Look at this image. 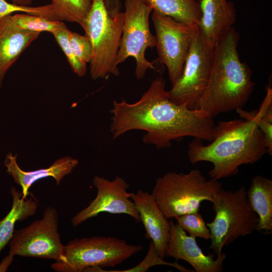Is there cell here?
<instances>
[{
	"instance_id": "29",
	"label": "cell",
	"mask_w": 272,
	"mask_h": 272,
	"mask_svg": "<svg viewBox=\"0 0 272 272\" xmlns=\"http://www.w3.org/2000/svg\"><path fill=\"white\" fill-rule=\"evenodd\" d=\"M106 8L109 10H115L121 7L120 0H104Z\"/></svg>"
},
{
	"instance_id": "22",
	"label": "cell",
	"mask_w": 272,
	"mask_h": 272,
	"mask_svg": "<svg viewBox=\"0 0 272 272\" xmlns=\"http://www.w3.org/2000/svg\"><path fill=\"white\" fill-rule=\"evenodd\" d=\"M259 109L252 111L257 125L263 134L267 153L272 155V89L269 85Z\"/></svg>"
},
{
	"instance_id": "9",
	"label": "cell",
	"mask_w": 272,
	"mask_h": 272,
	"mask_svg": "<svg viewBox=\"0 0 272 272\" xmlns=\"http://www.w3.org/2000/svg\"><path fill=\"white\" fill-rule=\"evenodd\" d=\"M214 45L199 32L189 49L180 76L167 91L173 102L195 109L207 85Z\"/></svg>"
},
{
	"instance_id": "16",
	"label": "cell",
	"mask_w": 272,
	"mask_h": 272,
	"mask_svg": "<svg viewBox=\"0 0 272 272\" xmlns=\"http://www.w3.org/2000/svg\"><path fill=\"white\" fill-rule=\"evenodd\" d=\"M79 161L70 156H65L55 160L48 168L34 171L23 170L17 162V155L10 152L6 156L4 164L7 173L11 175L14 181L20 185L22 189V197L26 198L28 190L37 180L48 177H53L57 185H59L63 178L70 174L78 165Z\"/></svg>"
},
{
	"instance_id": "28",
	"label": "cell",
	"mask_w": 272,
	"mask_h": 272,
	"mask_svg": "<svg viewBox=\"0 0 272 272\" xmlns=\"http://www.w3.org/2000/svg\"><path fill=\"white\" fill-rule=\"evenodd\" d=\"M69 41L77 58L83 63H89L92 55V46L89 39L85 35H82L69 30Z\"/></svg>"
},
{
	"instance_id": "21",
	"label": "cell",
	"mask_w": 272,
	"mask_h": 272,
	"mask_svg": "<svg viewBox=\"0 0 272 272\" xmlns=\"http://www.w3.org/2000/svg\"><path fill=\"white\" fill-rule=\"evenodd\" d=\"M93 0H51V4L61 21L82 26L90 10Z\"/></svg>"
},
{
	"instance_id": "17",
	"label": "cell",
	"mask_w": 272,
	"mask_h": 272,
	"mask_svg": "<svg viewBox=\"0 0 272 272\" xmlns=\"http://www.w3.org/2000/svg\"><path fill=\"white\" fill-rule=\"evenodd\" d=\"M200 7L199 31L215 44L236 22L234 4L227 0H201Z\"/></svg>"
},
{
	"instance_id": "18",
	"label": "cell",
	"mask_w": 272,
	"mask_h": 272,
	"mask_svg": "<svg viewBox=\"0 0 272 272\" xmlns=\"http://www.w3.org/2000/svg\"><path fill=\"white\" fill-rule=\"evenodd\" d=\"M248 201L258 217L257 231L262 234L272 232V181L262 175L251 180L247 190Z\"/></svg>"
},
{
	"instance_id": "24",
	"label": "cell",
	"mask_w": 272,
	"mask_h": 272,
	"mask_svg": "<svg viewBox=\"0 0 272 272\" xmlns=\"http://www.w3.org/2000/svg\"><path fill=\"white\" fill-rule=\"evenodd\" d=\"M69 29L65 24L61 23L52 34L64 53L73 72L79 77H84L86 73L87 64L81 62L74 54L69 41Z\"/></svg>"
},
{
	"instance_id": "19",
	"label": "cell",
	"mask_w": 272,
	"mask_h": 272,
	"mask_svg": "<svg viewBox=\"0 0 272 272\" xmlns=\"http://www.w3.org/2000/svg\"><path fill=\"white\" fill-rule=\"evenodd\" d=\"M10 193L13 199L11 209L0 220V252L11 239L16 223L34 215L38 207L37 201L23 197L22 193L15 187L11 188Z\"/></svg>"
},
{
	"instance_id": "3",
	"label": "cell",
	"mask_w": 272,
	"mask_h": 272,
	"mask_svg": "<svg viewBox=\"0 0 272 272\" xmlns=\"http://www.w3.org/2000/svg\"><path fill=\"white\" fill-rule=\"evenodd\" d=\"M239 39L238 32L232 27L215 43L207 85L195 108L213 118L243 108L254 91L252 72L240 59Z\"/></svg>"
},
{
	"instance_id": "15",
	"label": "cell",
	"mask_w": 272,
	"mask_h": 272,
	"mask_svg": "<svg viewBox=\"0 0 272 272\" xmlns=\"http://www.w3.org/2000/svg\"><path fill=\"white\" fill-rule=\"evenodd\" d=\"M12 15L0 19V88L8 69L40 33L21 28Z\"/></svg>"
},
{
	"instance_id": "5",
	"label": "cell",
	"mask_w": 272,
	"mask_h": 272,
	"mask_svg": "<svg viewBox=\"0 0 272 272\" xmlns=\"http://www.w3.org/2000/svg\"><path fill=\"white\" fill-rule=\"evenodd\" d=\"M124 22V13L110 15L104 0H93L90 10L81 26L92 46L90 75L94 80L117 76L116 64Z\"/></svg>"
},
{
	"instance_id": "11",
	"label": "cell",
	"mask_w": 272,
	"mask_h": 272,
	"mask_svg": "<svg viewBox=\"0 0 272 272\" xmlns=\"http://www.w3.org/2000/svg\"><path fill=\"white\" fill-rule=\"evenodd\" d=\"M58 215L56 209L48 207L43 218L28 226L14 231L9 242V254L58 260L64 245L58 232Z\"/></svg>"
},
{
	"instance_id": "30",
	"label": "cell",
	"mask_w": 272,
	"mask_h": 272,
	"mask_svg": "<svg viewBox=\"0 0 272 272\" xmlns=\"http://www.w3.org/2000/svg\"><path fill=\"white\" fill-rule=\"evenodd\" d=\"M13 260V256L9 254L6 256L0 264V271H6Z\"/></svg>"
},
{
	"instance_id": "26",
	"label": "cell",
	"mask_w": 272,
	"mask_h": 272,
	"mask_svg": "<svg viewBox=\"0 0 272 272\" xmlns=\"http://www.w3.org/2000/svg\"><path fill=\"white\" fill-rule=\"evenodd\" d=\"M157 265H167L173 267L181 272H193L177 262H169L164 260L159 254L152 241L150 244L147 253L144 259L136 266L123 270H112L114 272H146L150 267Z\"/></svg>"
},
{
	"instance_id": "20",
	"label": "cell",
	"mask_w": 272,
	"mask_h": 272,
	"mask_svg": "<svg viewBox=\"0 0 272 272\" xmlns=\"http://www.w3.org/2000/svg\"><path fill=\"white\" fill-rule=\"evenodd\" d=\"M155 11L189 25H197L201 18V0H143Z\"/></svg>"
},
{
	"instance_id": "6",
	"label": "cell",
	"mask_w": 272,
	"mask_h": 272,
	"mask_svg": "<svg viewBox=\"0 0 272 272\" xmlns=\"http://www.w3.org/2000/svg\"><path fill=\"white\" fill-rule=\"evenodd\" d=\"M211 202L216 215L206 224L211 233L210 248L219 256L224 246L256 231L258 219L248 201L244 186L235 191L222 188L213 196Z\"/></svg>"
},
{
	"instance_id": "10",
	"label": "cell",
	"mask_w": 272,
	"mask_h": 272,
	"mask_svg": "<svg viewBox=\"0 0 272 272\" xmlns=\"http://www.w3.org/2000/svg\"><path fill=\"white\" fill-rule=\"evenodd\" d=\"M158 60L167 67L173 85L180 76L190 45L199 32L197 25H189L153 11Z\"/></svg>"
},
{
	"instance_id": "8",
	"label": "cell",
	"mask_w": 272,
	"mask_h": 272,
	"mask_svg": "<svg viewBox=\"0 0 272 272\" xmlns=\"http://www.w3.org/2000/svg\"><path fill=\"white\" fill-rule=\"evenodd\" d=\"M124 22L116 64L132 57L135 61V76L142 79L148 69L161 73L145 57L148 48L156 46V38L150 31L149 17L152 8L143 0H125Z\"/></svg>"
},
{
	"instance_id": "14",
	"label": "cell",
	"mask_w": 272,
	"mask_h": 272,
	"mask_svg": "<svg viewBox=\"0 0 272 272\" xmlns=\"http://www.w3.org/2000/svg\"><path fill=\"white\" fill-rule=\"evenodd\" d=\"M133 202L139 213L147 238L152 239L160 256L164 259L170 236V221L167 219L152 194L139 189L132 192Z\"/></svg>"
},
{
	"instance_id": "23",
	"label": "cell",
	"mask_w": 272,
	"mask_h": 272,
	"mask_svg": "<svg viewBox=\"0 0 272 272\" xmlns=\"http://www.w3.org/2000/svg\"><path fill=\"white\" fill-rule=\"evenodd\" d=\"M12 17L21 28L39 33L48 32L52 34L62 22L22 13H16Z\"/></svg>"
},
{
	"instance_id": "27",
	"label": "cell",
	"mask_w": 272,
	"mask_h": 272,
	"mask_svg": "<svg viewBox=\"0 0 272 272\" xmlns=\"http://www.w3.org/2000/svg\"><path fill=\"white\" fill-rule=\"evenodd\" d=\"M26 13L51 19L53 11L50 4L39 7L20 6L10 3L7 0H0V19L13 13Z\"/></svg>"
},
{
	"instance_id": "25",
	"label": "cell",
	"mask_w": 272,
	"mask_h": 272,
	"mask_svg": "<svg viewBox=\"0 0 272 272\" xmlns=\"http://www.w3.org/2000/svg\"><path fill=\"white\" fill-rule=\"evenodd\" d=\"M175 219L179 226L190 236L211 240L210 230L198 212L186 214Z\"/></svg>"
},
{
	"instance_id": "12",
	"label": "cell",
	"mask_w": 272,
	"mask_h": 272,
	"mask_svg": "<svg viewBox=\"0 0 272 272\" xmlns=\"http://www.w3.org/2000/svg\"><path fill=\"white\" fill-rule=\"evenodd\" d=\"M93 183L97 189V195L88 207L72 219L73 227H77L102 212L126 214L133 218L137 222H141L135 205L129 199L132 192L129 193L126 191L129 185L124 179L116 176L111 181L95 176Z\"/></svg>"
},
{
	"instance_id": "2",
	"label": "cell",
	"mask_w": 272,
	"mask_h": 272,
	"mask_svg": "<svg viewBox=\"0 0 272 272\" xmlns=\"http://www.w3.org/2000/svg\"><path fill=\"white\" fill-rule=\"evenodd\" d=\"M236 111L241 119L219 121L210 144L205 145L201 140L193 138L188 144L187 156L192 164L202 161L212 163L209 172L211 178L235 175L241 165L253 164L267 153L263 134L252 111L243 108Z\"/></svg>"
},
{
	"instance_id": "13",
	"label": "cell",
	"mask_w": 272,
	"mask_h": 272,
	"mask_svg": "<svg viewBox=\"0 0 272 272\" xmlns=\"http://www.w3.org/2000/svg\"><path fill=\"white\" fill-rule=\"evenodd\" d=\"M169 239L165 255L176 260H183L189 263L196 272H221L226 254L222 253L214 259L212 255H206L196 241L188 235L179 225L170 220Z\"/></svg>"
},
{
	"instance_id": "1",
	"label": "cell",
	"mask_w": 272,
	"mask_h": 272,
	"mask_svg": "<svg viewBox=\"0 0 272 272\" xmlns=\"http://www.w3.org/2000/svg\"><path fill=\"white\" fill-rule=\"evenodd\" d=\"M110 113L112 139L130 130H142L146 132L143 143L161 149L169 148L172 141L186 137L210 142L215 137L214 118L203 110L173 102L166 90V80L161 76L152 81L136 102L114 100Z\"/></svg>"
},
{
	"instance_id": "31",
	"label": "cell",
	"mask_w": 272,
	"mask_h": 272,
	"mask_svg": "<svg viewBox=\"0 0 272 272\" xmlns=\"http://www.w3.org/2000/svg\"><path fill=\"white\" fill-rule=\"evenodd\" d=\"M13 3L20 5L29 6L31 4L33 0H10Z\"/></svg>"
},
{
	"instance_id": "4",
	"label": "cell",
	"mask_w": 272,
	"mask_h": 272,
	"mask_svg": "<svg viewBox=\"0 0 272 272\" xmlns=\"http://www.w3.org/2000/svg\"><path fill=\"white\" fill-rule=\"evenodd\" d=\"M222 188L219 180L207 179L194 169L185 174L167 172L157 178L151 194L165 217L171 219L198 212L201 203L211 202Z\"/></svg>"
},
{
	"instance_id": "7",
	"label": "cell",
	"mask_w": 272,
	"mask_h": 272,
	"mask_svg": "<svg viewBox=\"0 0 272 272\" xmlns=\"http://www.w3.org/2000/svg\"><path fill=\"white\" fill-rule=\"evenodd\" d=\"M141 245H131L113 237L76 238L64 245L62 254L51 265L57 272H81L89 267H114L142 251Z\"/></svg>"
}]
</instances>
